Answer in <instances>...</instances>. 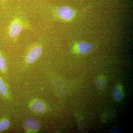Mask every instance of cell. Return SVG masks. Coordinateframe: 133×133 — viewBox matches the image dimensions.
I'll list each match as a JSON object with an SVG mask.
<instances>
[{"mask_svg":"<svg viewBox=\"0 0 133 133\" xmlns=\"http://www.w3.org/2000/svg\"><path fill=\"white\" fill-rule=\"evenodd\" d=\"M93 45L90 43L81 42L77 45L78 51L82 54H88L93 49Z\"/></svg>","mask_w":133,"mask_h":133,"instance_id":"5","label":"cell"},{"mask_svg":"<svg viewBox=\"0 0 133 133\" xmlns=\"http://www.w3.org/2000/svg\"><path fill=\"white\" fill-rule=\"evenodd\" d=\"M6 69V64L5 59L0 52V70L2 71H5Z\"/></svg>","mask_w":133,"mask_h":133,"instance_id":"11","label":"cell"},{"mask_svg":"<svg viewBox=\"0 0 133 133\" xmlns=\"http://www.w3.org/2000/svg\"><path fill=\"white\" fill-rule=\"evenodd\" d=\"M10 123L7 120H3L0 121V132L6 130L9 127Z\"/></svg>","mask_w":133,"mask_h":133,"instance_id":"9","label":"cell"},{"mask_svg":"<svg viewBox=\"0 0 133 133\" xmlns=\"http://www.w3.org/2000/svg\"><path fill=\"white\" fill-rule=\"evenodd\" d=\"M24 124L26 128L31 131H36L40 126L39 122L30 118H27L25 120Z\"/></svg>","mask_w":133,"mask_h":133,"instance_id":"4","label":"cell"},{"mask_svg":"<svg viewBox=\"0 0 133 133\" xmlns=\"http://www.w3.org/2000/svg\"><path fill=\"white\" fill-rule=\"evenodd\" d=\"M42 52V49L41 46L34 47L28 53L26 58V62L28 63H32L39 57Z\"/></svg>","mask_w":133,"mask_h":133,"instance_id":"2","label":"cell"},{"mask_svg":"<svg viewBox=\"0 0 133 133\" xmlns=\"http://www.w3.org/2000/svg\"><path fill=\"white\" fill-rule=\"evenodd\" d=\"M30 108L33 111L40 114L44 112L46 108L44 104L38 100L33 101L30 104Z\"/></svg>","mask_w":133,"mask_h":133,"instance_id":"3","label":"cell"},{"mask_svg":"<svg viewBox=\"0 0 133 133\" xmlns=\"http://www.w3.org/2000/svg\"><path fill=\"white\" fill-rule=\"evenodd\" d=\"M95 84L96 86L98 89H102L104 88L106 85V80L104 77L100 76L97 78Z\"/></svg>","mask_w":133,"mask_h":133,"instance_id":"8","label":"cell"},{"mask_svg":"<svg viewBox=\"0 0 133 133\" xmlns=\"http://www.w3.org/2000/svg\"><path fill=\"white\" fill-rule=\"evenodd\" d=\"M7 90L5 83L1 78H0V94L2 95L6 94Z\"/></svg>","mask_w":133,"mask_h":133,"instance_id":"10","label":"cell"},{"mask_svg":"<svg viewBox=\"0 0 133 133\" xmlns=\"http://www.w3.org/2000/svg\"><path fill=\"white\" fill-rule=\"evenodd\" d=\"M22 27L21 24L16 21L13 22L10 27V35L12 37L18 35L22 31Z\"/></svg>","mask_w":133,"mask_h":133,"instance_id":"6","label":"cell"},{"mask_svg":"<svg viewBox=\"0 0 133 133\" xmlns=\"http://www.w3.org/2000/svg\"><path fill=\"white\" fill-rule=\"evenodd\" d=\"M57 14L62 19L66 21H69L72 19L74 16V10L69 7H61L57 10Z\"/></svg>","mask_w":133,"mask_h":133,"instance_id":"1","label":"cell"},{"mask_svg":"<svg viewBox=\"0 0 133 133\" xmlns=\"http://www.w3.org/2000/svg\"><path fill=\"white\" fill-rule=\"evenodd\" d=\"M112 97L115 101H121L123 97V90L121 86L120 85L115 87L112 91Z\"/></svg>","mask_w":133,"mask_h":133,"instance_id":"7","label":"cell"}]
</instances>
